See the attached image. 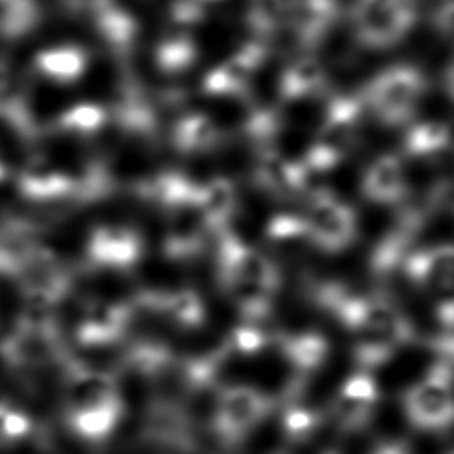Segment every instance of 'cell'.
Segmentation results:
<instances>
[{"label":"cell","instance_id":"obj_1","mask_svg":"<svg viewBox=\"0 0 454 454\" xmlns=\"http://www.w3.org/2000/svg\"><path fill=\"white\" fill-rule=\"evenodd\" d=\"M312 300L353 337L356 369L374 372L419 339L411 319L387 296L355 293L326 280L312 287Z\"/></svg>","mask_w":454,"mask_h":454},{"label":"cell","instance_id":"obj_2","mask_svg":"<svg viewBox=\"0 0 454 454\" xmlns=\"http://www.w3.org/2000/svg\"><path fill=\"white\" fill-rule=\"evenodd\" d=\"M218 284L243 321L261 323L273 309L280 273L271 259L222 229L216 243Z\"/></svg>","mask_w":454,"mask_h":454},{"label":"cell","instance_id":"obj_3","mask_svg":"<svg viewBox=\"0 0 454 454\" xmlns=\"http://www.w3.org/2000/svg\"><path fill=\"white\" fill-rule=\"evenodd\" d=\"M429 90L426 73L408 62L392 64L378 71L360 92L365 112L385 128H406Z\"/></svg>","mask_w":454,"mask_h":454},{"label":"cell","instance_id":"obj_4","mask_svg":"<svg viewBox=\"0 0 454 454\" xmlns=\"http://www.w3.org/2000/svg\"><path fill=\"white\" fill-rule=\"evenodd\" d=\"M0 356L12 369L21 371L62 367L69 356L53 309L27 305L14 328L2 339Z\"/></svg>","mask_w":454,"mask_h":454},{"label":"cell","instance_id":"obj_5","mask_svg":"<svg viewBox=\"0 0 454 454\" xmlns=\"http://www.w3.org/2000/svg\"><path fill=\"white\" fill-rule=\"evenodd\" d=\"M406 424L419 433L442 434L454 429V369L431 360L401 394Z\"/></svg>","mask_w":454,"mask_h":454},{"label":"cell","instance_id":"obj_6","mask_svg":"<svg viewBox=\"0 0 454 454\" xmlns=\"http://www.w3.org/2000/svg\"><path fill=\"white\" fill-rule=\"evenodd\" d=\"M275 406V399L254 385H223L211 401L209 429L223 447H238L271 417Z\"/></svg>","mask_w":454,"mask_h":454},{"label":"cell","instance_id":"obj_7","mask_svg":"<svg viewBox=\"0 0 454 454\" xmlns=\"http://www.w3.org/2000/svg\"><path fill=\"white\" fill-rule=\"evenodd\" d=\"M420 0H355L349 23L355 41L372 51L395 48L415 30Z\"/></svg>","mask_w":454,"mask_h":454},{"label":"cell","instance_id":"obj_8","mask_svg":"<svg viewBox=\"0 0 454 454\" xmlns=\"http://www.w3.org/2000/svg\"><path fill=\"white\" fill-rule=\"evenodd\" d=\"M301 216L307 241L323 252H342L356 239L358 218L355 209L330 190H314Z\"/></svg>","mask_w":454,"mask_h":454},{"label":"cell","instance_id":"obj_9","mask_svg":"<svg viewBox=\"0 0 454 454\" xmlns=\"http://www.w3.org/2000/svg\"><path fill=\"white\" fill-rule=\"evenodd\" d=\"M14 280L18 282L27 305L48 309H55L73 287V275L62 257L43 243H37L32 248Z\"/></svg>","mask_w":454,"mask_h":454},{"label":"cell","instance_id":"obj_10","mask_svg":"<svg viewBox=\"0 0 454 454\" xmlns=\"http://www.w3.org/2000/svg\"><path fill=\"white\" fill-rule=\"evenodd\" d=\"M380 401L381 390L374 372L356 369L340 381L333 394L330 417L340 433H362L372 424Z\"/></svg>","mask_w":454,"mask_h":454},{"label":"cell","instance_id":"obj_11","mask_svg":"<svg viewBox=\"0 0 454 454\" xmlns=\"http://www.w3.org/2000/svg\"><path fill=\"white\" fill-rule=\"evenodd\" d=\"M144 255V239L137 229L121 223H103L90 231L85 243V259L90 268L128 271Z\"/></svg>","mask_w":454,"mask_h":454},{"label":"cell","instance_id":"obj_12","mask_svg":"<svg viewBox=\"0 0 454 454\" xmlns=\"http://www.w3.org/2000/svg\"><path fill=\"white\" fill-rule=\"evenodd\" d=\"M137 316L133 301H92L76 323L74 337L83 348L119 344Z\"/></svg>","mask_w":454,"mask_h":454},{"label":"cell","instance_id":"obj_13","mask_svg":"<svg viewBox=\"0 0 454 454\" xmlns=\"http://www.w3.org/2000/svg\"><path fill=\"white\" fill-rule=\"evenodd\" d=\"M401 273L404 278L424 291L442 296L454 294V245L438 243L415 248Z\"/></svg>","mask_w":454,"mask_h":454},{"label":"cell","instance_id":"obj_14","mask_svg":"<svg viewBox=\"0 0 454 454\" xmlns=\"http://www.w3.org/2000/svg\"><path fill=\"white\" fill-rule=\"evenodd\" d=\"M264 57L266 48L261 41H247L239 44L223 62L206 73L202 78V90L207 96L220 98L243 94Z\"/></svg>","mask_w":454,"mask_h":454},{"label":"cell","instance_id":"obj_15","mask_svg":"<svg viewBox=\"0 0 454 454\" xmlns=\"http://www.w3.org/2000/svg\"><path fill=\"white\" fill-rule=\"evenodd\" d=\"M360 193L376 206H403L411 195L406 160L395 153L374 158L362 174Z\"/></svg>","mask_w":454,"mask_h":454},{"label":"cell","instance_id":"obj_16","mask_svg":"<svg viewBox=\"0 0 454 454\" xmlns=\"http://www.w3.org/2000/svg\"><path fill=\"white\" fill-rule=\"evenodd\" d=\"M365 114L367 112L360 94L333 96L326 103L314 144L344 158L362 126Z\"/></svg>","mask_w":454,"mask_h":454},{"label":"cell","instance_id":"obj_17","mask_svg":"<svg viewBox=\"0 0 454 454\" xmlns=\"http://www.w3.org/2000/svg\"><path fill=\"white\" fill-rule=\"evenodd\" d=\"M133 305L137 312L145 310L156 314L179 330H197L206 323V303L202 296L190 287L144 291L133 300Z\"/></svg>","mask_w":454,"mask_h":454},{"label":"cell","instance_id":"obj_18","mask_svg":"<svg viewBox=\"0 0 454 454\" xmlns=\"http://www.w3.org/2000/svg\"><path fill=\"white\" fill-rule=\"evenodd\" d=\"M80 9L115 53L128 55L137 43L138 23L117 0H80Z\"/></svg>","mask_w":454,"mask_h":454},{"label":"cell","instance_id":"obj_19","mask_svg":"<svg viewBox=\"0 0 454 454\" xmlns=\"http://www.w3.org/2000/svg\"><path fill=\"white\" fill-rule=\"evenodd\" d=\"M20 195L34 202L73 199L74 181L69 172L55 165L48 156H32L16 177Z\"/></svg>","mask_w":454,"mask_h":454},{"label":"cell","instance_id":"obj_20","mask_svg":"<svg viewBox=\"0 0 454 454\" xmlns=\"http://www.w3.org/2000/svg\"><path fill=\"white\" fill-rule=\"evenodd\" d=\"M340 0H291L286 25L300 46L314 48L335 27Z\"/></svg>","mask_w":454,"mask_h":454},{"label":"cell","instance_id":"obj_21","mask_svg":"<svg viewBox=\"0 0 454 454\" xmlns=\"http://www.w3.org/2000/svg\"><path fill=\"white\" fill-rule=\"evenodd\" d=\"M454 145V131L443 121H413L403 131L401 156L411 161H433L445 156Z\"/></svg>","mask_w":454,"mask_h":454},{"label":"cell","instance_id":"obj_22","mask_svg":"<svg viewBox=\"0 0 454 454\" xmlns=\"http://www.w3.org/2000/svg\"><path fill=\"white\" fill-rule=\"evenodd\" d=\"M168 215L170 220L163 236V254L174 261L197 257L204 250L206 234L209 232L199 211L193 206L172 211Z\"/></svg>","mask_w":454,"mask_h":454},{"label":"cell","instance_id":"obj_23","mask_svg":"<svg viewBox=\"0 0 454 454\" xmlns=\"http://www.w3.org/2000/svg\"><path fill=\"white\" fill-rule=\"evenodd\" d=\"M124 411V399L119 397L98 406L67 413L64 415V424L80 442L103 443L117 431Z\"/></svg>","mask_w":454,"mask_h":454},{"label":"cell","instance_id":"obj_24","mask_svg":"<svg viewBox=\"0 0 454 454\" xmlns=\"http://www.w3.org/2000/svg\"><path fill=\"white\" fill-rule=\"evenodd\" d=\"M275 344L291 371L300 374L317 372L330 358V340L314 330L282 333Z\"/></svg>","mask_w":454,"mask_h":454},{"label":"cell","instance_id":"obj_25","mask_svg":"<svg viewBox=\"0 0 454 454\" xmlns=\"http://www.w3.org/2000/svg\"><path fill=\"white\" fill-rule=\"evenodd\" d=\"M34 71L43 78L69 85L78 82L89 67V53L78 44H55L34 55Z\"/></svg>","mask_w":454,"mask_h":454},{"label":"cell","instance_id":"obj_26","mask_svg":"<svg viewBox=\"0 0 454 454\" xmlns=\"http://www.w3.org/2000/svg\"><path fill=\"white\" fill-rule=\"evenodd\" d=\"M199 188L200 184L186 174L165 170L138 184V193L172 213L177 209L193 207L199 197Z\"/></svg>","mask_w":454,"mask_h":454},{"label":"cell","instance_id":"obj_27","mask_svg":"<svg viewBox=\"0 0 454 454\" xmlns=\"http://www.w3.org/2000/svg\"><path fill=\"white\" fill-rule=\"evenodd\" d=\"M115 122L128 133L151 137L158 129L156 110L147 94L135 82L122 83L114 105Z\"/></svg>","mask_w":454,"mask_h":454},{"label":"cell","instance_id":"obj_28","mask_svg":"<svg viewBox=\"0 0 454 454\" xmlns=\"http://www.w3.org/2000/svg\"><path fill=\"white\" fill-rule=\"evenodd\" d=\"M255 183L273 195H291L307 188L305 176L298 161H291L284 154L264 149L254 168Z\"/></svg>","mask_w":454,"mask_h":454},{"label":"cell","instance_id":"obj_29","mask_svg":"<svg viewBox=\"0 0 454 454\" xmlns=\"http://www.w3.org/2000/svg\"><path fill=\"white\" fill-rule=\"evenodd\" d=\"M326 85V71L323 64L310 55L294 59L280 74L278 98L282 101H303L317 96Z\"/></svg>","mask_w":454,"mask_h":454},{"label":"cell","instance_id":"obj_30","mask_svg":"<svg viewBox=\"0 0 454 454\" xmlns=\"http://www.w3.org/2000/svg\"><path fill=\"white\" fill-rule=\"evenodd\" d=\"M41 243L35 229L21 218L0 220V277L14 278L32 248Z\"/></svg>","mask_w":454,"mask_h":454},{"label":"cell","instance_id":"obj_31","mask_svg":"<svg viewBox=\"0 0 454 454\" xmlns=\"http://www.w3.org/2000/svg\"><path fill=\"white\" fill-rule=\"evenodd\" d=\"M234 207L236 186L231 179L216 176L200 184L195 209L209 231L220 232L225 229V223L231 218Z\"/></svg>","mask_w":454,"mask_h":454},{"label":"cell","instance_id":"obj_32","mask_svg":"<svg viewBox=\"0 0 454 454\" xmlns=\"http://www.w3.org/2000/svg\"><path fill=\"white\" fill-rule=\"evenodd\" d=\"M172 145L183 154H200L220 144V128L206 114L193 112L177 119L172 128Z\"/></svg>","mask_w":454,"mask_h":454},{"label":"cell","instance_id":"obj_33","mask_svg":"<svg viewBox=\"0 0 454 454\" xmlns=\"http://www.w3.org/2000/svg\"><path fill=\"white\" fill-rule=\"evenodd\" d=\"M197 59V43L184 28L170 30L154 46V64L165 74L186 73Z\"/></svg>","mask_w":454,"mask_h":454},{"label":"cell","instance_id":"obj_34","mask_svg":"<svg viewBox=\"0 0 454 454\" xmlns=\"http://www.w3.org/2000/svg\"><path fill=\"white\" fill-rule=\"evenodd\" d=\"M108 121V112L99 103L82 101L74 103L57 117L55 126L69 135H94Z\"/></svg>","mask_w":454,"mask_h":454},{"label":"cell","instance_id":"obj_35","mask_svg":"<svg viewBox=\"0 0 454 454\" xmlns=\"http://www.w3.org/2000/svg\"><path fill=\"white\" fill-rule=\"evenodd\" d=\"M41 18L37 0H0V35L16 39L35 28Z\"/></svg>","mask_w":454,"mask_h":454},{"label":"cell","instance_id":"obj_36","mask_svg":"<svg viewBox=\"0 0 454 454\" xmlns=\"http://www.w3.org/2000/svg\"><path fill=\"white\" fill-rule=\"evenodd\" d=\"M291 0H248L247 21L259 35L268 37L286 25Z\"/></svg>","mask_w":454,"mask_h":454},{"label":"cell","instance_id":"obj_37","mask_svg":"<svg viewBox=\"0 0 454 454\" xmlns=\"http://www.w3.org/2000/svg\"><path fill=\"white\" fill-rule=\"evenodd\" d=\"M270 335L261 328V323L243 321L234 326L223 342V351L238 356H254L270 346Z\"/></svg>","mask_w":454,"mask_h":454},{"label":"cell","instance_id":"obj_38","mask_svg":"<svg viewBox=\"0 0 454 454\" xmlns=\"http://www.w3.org/2000/svg\"><path fill=\"white\" fill-rule=\"evenodd\" d=\"M321 424L319 411L301 403H289L280 417L282 433L291 442H303L312 436Z\"/></svg>","mask_w":454,"mask_h":454},{"label":"cell","instance_id":"obj_39","mask_svg":"<svg viewBox=\"0 0 454 454\" xmlns=\"http://www.w3.org/2000/svg\"><path fill=\"white\" fill-rule=\"evenodd\" d=\"M34 433L32 417L20 406L0 401V443H18Z\"/></svg>","mask_w":454,"mask_h":454},{"label":"cell","instance_id":"obj_40","mask_svg":"<svg viewBox=\"0 0 454 454\" xmlns=\"http://www.w3.org/2000/svg\"><path fill=\"white\" fill-rule=\"evenodd\" d=\"M266 234L271 241H277V243L307 239L305 220L301 213H278L268 222Z\"/></svg>","mask_w":454,"mask_h":454},{"label":"cell","instance_id":"obj_41","mask_svg":"<svg viewBox=\"0 0 454 454\" xmlns=\"http://www.w3.org/2000/svg\"><path fill=\"white\" fill-rule=\"evenodd\" d=\"M170 18L177 28L192 27L204 20V5L199 0H174L170 7Z\"/></svg>","mask_w":454,"mask_h":454},{"label":"cell","instance_id":"obj_42","mask_svg":"<svg viewBox=\"0 0 454 454\" xmlns=\"http://www.w3.org/2000/svg\"><path fill=\"white\" fill-rule=\"evenodd\" d=\"M431 25L442 39L454 44V0H443L434 7Z\"/></svg>","mask_w":454,"mask_h":454},{"label":"cell","instance_id":"obj_43","mask_svg":"<svg viewBox=\"0 0 454 454\" xmlns=\"http://www.w3.org/2000/svg\"><path fill=\"white\" fill-rule=\"evenodd\" d=\"M426 346L429 348L433 360L443 362L454 369V332H440L427 339Z\"/></svg>","mask_w":454,"mask_h":454},{"label":"cell","instance_id":"obj_44","mask_svg":"<svg viewBox=\"0 0 454 454\" xmlns=\"http://www.w3.org/2000/svg\"><path fill=\"white\" fill-rule=\"evenodd\" d=\"M18 89L20 85L14 80L12 67L0 59V115L4 114V110L7 108L9 101L14 98Z\"/></svg>","mask_w":454,"mask_h":454},{"label":"cell","instance_id":"obj_45","mask_svg":"<svg viewBox=\"0 0 454 454\" xmlns=\"http://www.w3.org/2000/svg\"><path fill=\"white\" fill-rule=\"evenodd\" d=\"M433 316L440 332H454V294L438 298Z\"/></svg>","mask_w":454,"mask_h":454},{"label":"cell","instance_id":"obj_46","mask_svg":"<svg viewBox=\"0 0 454 454\" xmlns=\"http://www.w3.org/2000/svg\"><path fill=\"white\" fill-rule=\"evenodd\" d=\"M369 454H415L411 450V447L404 442V440H381L378 442L371 450Z\"/></svg>","mask_w":454,"mask_h":454},{"label":"cell","instance_id":"obj_47","mask_svg":"<svg viewBox=\"0 0 454 454\" xmlns=\"http://www.w3.org/2000/svg\"><path fill=\"white\" fill-rule=\"evenodd\" d=\"M442 85L447 94V98L454 103V59L445 66L442 74Z\"/></svg>","mask_w":454,"mask_h":454},{"label":"cell","instance_id":"obj_48","mask_svg":"<svg viewBox=\"0 0 454 454\" xmlns=\"http://www.w3.org/2000/svg\"><path fill=\"white\" fill-rule=\"evenodd\" d=\"M7 177V165L4 163V160L0 158V183Z\"/></svg>","mask_w":454,"mask_h":454},{"label":"cell","instance_id":"obj_49","mask_svg":"<svg viewBox=\"0 0 454 454\" xmlns=\"http://www.w3.org/2000/svg\"><path fill=\"white\" fill-rule=\"evenodd\" d=\"M199 2H202V4H204V2H218V0H199Z\"/></svg>","mask_w":454,"mask_h":454},{"label":"cell","instance_id":"obj_50","mask_svg":"<svg viewBox=\"0 0 454 454\" xmlns=\"http://www.w3.org/2000/svg\"><path fill=\"white\" fill-rule=\"evenodd\" d=\"M445 454H454V449H452V450H449V452H445Z\"/></svg>","mask_w":454,"mask_h":454}]
</instances>
